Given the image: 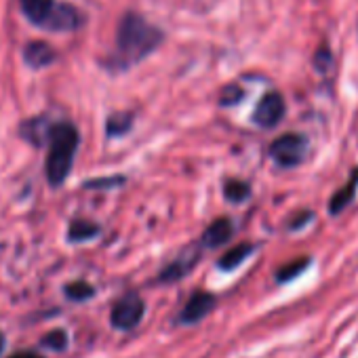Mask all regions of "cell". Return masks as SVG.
Returning <instances> with one entry per match:
<instances>
[{
	"mask_svg": "<svg viewBox=\"0 0 358 358\" xmlns=\"http://www.w3.org/2000/svg\"><path fill=\"white\" fill-rule=\"evenodd\" d=\"M24 59L30 68L34 70H43L47 66H51L55 59H57V53L55 49L49 45V43H43V41H34V43H28L26 49H24Z\"/></svg>",
	"mask_w": 358,
	"mask_h": 358,
	"instance_id": "30bf717a",
	"label": "cell"
},
{
	"mask_svg": "<svg viewBox=\"0 0 358 358\" xmlns=\"http://www.w3.org/2000/svg\"><path fill=\"white\" fill-rule=\"evenodd\" d=\"M7 358H47L41 350H17Z\"/></svg>",
	"mask_w": 358,
	"mask_h": 358,
	"instance_id": "603a6c76",
	"label": "cell"
},
{
	"mask_svg": "<svg viewBox=\"0 0 358 358\" xmlns=\"http://www.w3.org/2000/svg\"><path fill=\"white\" fill-rule=\"evenodd\" d=\"M314 66H316V70L318 72H329V68L333 66V53H331V49H329V43L324 41L320 47H318V51H316V57H314Z\"/></svg>",
	"mask_w": 358,
	"mask_h": 358,
	"instance_id": "ffe728a7",
	"label": "cell"
},
{
	"mask_svg": "<svg viewBox=\"0 0 358 358\" xmlns=\"http://www.w3.org/2000/svg\"><path fill=\"white\" fill-rule=\"evenodd\" d=\"M243 97H245V91H243L238 85H228V87H224V91L220 93V106L232 108V106H236Z\"/></svg>",
	"mask_w": 358,
	"mask_h": 358,
	"instance_id": "d6986e66",
	"label": "cell"
},
{
	"mask_svg": "<svg viewBox=\"0 0 358 358\" xmlns=\"http://www.w3.org/2000/svg\"><path fill=\"white\" fill-rule=\"evenodd\" d=\"M312 220H314V213H312V211H299L295 217H291V222L287 224V228H289L291 232H295V230H301L303 226H308Z\"/></svg>",
	"mask_w": 358,
	"mask_h": 358,
	"instance_id": "44dd1931",
	"label": "cell"
},
{
	"mask_svg": "<svg viewBox=\"0 0 358 358\" xmlns=\"http://www.w3.org/2000/svg\"><path fill=\"white\" fill-rule=\"evenodd\" d=\"M64 295L68 301H74V303H83V301H89L95 297V287L89 285L87 280H74V282H68L64 287Z\"/></svg>",
	"mask_w": 358,
	"mask_h": 358,
	"instance_id": "ac0fdd59",
	"label": "cell"
},
{
	"mask_svg": "<svg viewBox=\"0 0 358 358\" xmlns=\"http://www.w3.org/2000/svg\"><path fill=\"white\" fill-rule=\"evenodd\" d=\"M356 192H358V169L352 171L348 182L331 196V201H329V213L331 215H339L341 211H345L352 205V201L356 199Z\"/></svg>",
	"mask_w": 358,
	"mask_h": 358,
	"instance_id": "8fae6325",
	"label": "cell"
},
{
	"mask_svg": "<svg viewBox=\"0 0 358 358\" xmlns=\"http://www.w3.org/2000/svg\"><path fill=\"white\" fill-rule=\"evenodd\" d=\"M234 222L230 217H217L213 220L207 230L201 236V247L203 249H217L222 245H226L232 236H234Z\"/></svg>",
	"mask_w": 358,
	"mask_h": 358,
	"instance_id": "ba28073f",
	"label": "cell"
},
{
	"mask_svg": "<svg viewBox=\"0 0 358 358\" xmlns=\"http://www.w3.org/2000/svg\"><path fill=\"white\" fill-rule=\"evenodd\" d=\"M131 129H133V114L131 112H116V114L108 116V120H106V135L110 139L122 137Z\"/></svg>",
	"mask_w": 358,
	"mask_h": 358,
	"instance_id": "9a60e30c",
	"label": "cell"
},
{
	"mask_svg": "<svg viewBox=\"0 0 358 358\" xmlns=\"http://www.w3.org/2000/svg\"><path fill=\"white\" fill-rule=\"evenodd\" d=\"M253 251H255V245H253V243H241V245L232 247L230 251H226V253L220 257L217 268H220L222 272H232V270H236L238 266H243V264L253 255Z\"/></svg>",
	"mask_w": 358,
	"mask_h": 358,
	"instance_id": "7c38bea8",
	"label": "cell"
},
{
	"mask_svg": "<svg viewBox=\"0 0 358 358\" xmlns=\"http://www.w3.org/2000/svg\"><path fill=\"white\" fill-rule=\"evenodd\" d=\"M5 348H7V335H5L3 331H0V354L5 352Z\"/></svg>",
	"mask_w": 358,
	"mask_h": 358,
	"instance_id": "cb8c5ba5",
	"label": "cell"
},
{
	"mask_svg": "<svg viewBox=\"0 0 358 358\" xmlns=\"http://www.w3.org/2000/svg\"><path fill=\"white\" fill-rule=\"evenodd\" d=\"M287 114V101L278 91L266 93L253 112V122L262 129H274Z\"/></svg>",
	"mask_w": 358,
	"mask_h": 358,
	"instance_id": "5b68a950",
	"label": "cell"
},
{
	"mask_svg": "<svg viewBox=\"0 0 358 358\" xmlns=\"http://www.w3.org/2000/svg\"><path fill=\"white\" fill-rule=\"evenodd\" d=\"M22 3V11L24 15L38 28H49L55 11H57V3L55 0H20Z\"/></svg>",
	"mask_w": 358,
	"mask_h": 358,
	"instance_id": "9c48e42d",
	"label": "cell"
},
{
	"mask_svg": "<svg viewBox=\"0 0 358 358\" xmlns=\"http://www.w3.org/2000/svg\"><path fill=\"white\" fill-rule=\"evenodd\" d=\"M70 345V335L66 329H51L47 335L38 339V348L47 352H66Z\"/></svg>",
	"mask_w": 358,
	"mask_h": 358,
	"instance_id": "2e32d148",
	"label": "cell"
},
{
	"mask_svg": "<svg viewBox=\"0 0 358 358\" xmlns=\"http://www.w3.org/2000/svg\"><path fill=\"white\" fill-rule=\"evenodd\" d=\"M217 306V297L209 291H194L190 295V299L186 301V306L182 308L177 316L179 324H196L201 322L205 316H209Z\"/></svg>",
	"mask_w": 358,
	"mask_h": 358,
	"instance_id": "52a82bcc",
	"label": "cell"
},
{
	"mask_svg": "<svg viewBox=\"0 0 358 358\" xmlns=\"http://www.w3.org/2000/svg\"><path fill=\"white\" fill-rule=\"evenodd\" d=\"M222 190H224V199L234 205H241L251 199V184L243 182V179H226Z\"/></svg>",
	"mask_w": 358,
	"mask_h": 358,
	"instance_id": "5bb4252c",
	"label": "cell"
},
{
	"mask_svg": "<svg viewBox=\"0 0 358 358\" xmlns=\"http://www.w3.org/2000/svg\"><path fill=\"white\" fill-rule=\"evenodd\" d=\"M101 232V228L93 222H87V220H76L70 224L68 228V241L74 243V245H80V243H89L93 238H97Z\"/></svg>",
	"mask_w": 358,
	"mask_h": 358,
	"instance_id": "4fadbf2b",
	"label": "cell"
},
{
	"mask_svg": "<svg viewBox=\"0 0 358 358\" xmlns=\"http://www.w3.org/2000/svg\"><path fill=\"white\" fill-rule=\"evenodd\" d=\"M201 251H203V247L199 245V247H190L184 253H179L171 264H166L160 270V274H158L156 280L160 285H169V282H179L182 278H186L196 268V264L201 259Z\"/></svg>",
	"mask_w": 358,
	"mask_h": 358,
	"instance_id": "8992f818",
	"label": "cell"
},
{
	"mask_svg": "<svg viewBox=\"0 0 358 358\" xmlns=\"http://www.w3.org/2000/svg\"><path fill=\"white\" fill-rule=\"evenodd\" d=\"M164 38V30L150 24L143 15L129 11L118 22L114 51L106 59V68L110 72H127L158 51Z\"/></svg>",
	"mask_w": 358,
	"mask_h": 358,
	"instance_id": "6da1fadb",
	"label": "cell"
},
{
	"mask_svg": "<svg viewBox=\"0 0 358 358\" xmlns=\"http://www.w3.org/2000/svg\"><path fill=\"white\" fill-rule=\"evenodd\" d=\"M308 148H310V141H308L306 135H301V133H282L270 143L268 154L278 166L295 169L306 160Z\"/></svg>",
	"mask_w": 358,
	"mask_h": 358,
	"instance_id": "3957f363",
	"label": "cell"
},
{
	"mask_svg": "<svg viewBox=\"0 0 358 358\" xmlns=\"http://www.w3.org/2000/svg\"><path fill=\"white\" fill-rule=\"evenodd\" d=\"M124 182V177H108V179H95V182H89L87 188H99V186H120Z\"/></svg>",
	"mask_w": 358,
	"mask_h": 358,
	"instance_id": "7402d4cb",
	"label": "cell"
},
{
	"mask_svg": "<svg viewBox=\"0 0 358 358\" xmlns=\"http://www.w3.org/2000/svg\"><path fill=\"white\" fill-rule=\"evenodd\" d=\"M310 264H312L310 257H297V259L285 264L282 268L276 270V282H278V285H285V282L295 280L297 276H301V274L310 268Z\"/></svg>",
	"mask_w": 358,
	"mask_h": 358,
	"instance_id": "e0dca14e",
	"label": "cell"
},
{
	"mask_svg": "<svg viewBox=\"0 0 358 358\" xmlns=\"http://www.w3.org/2000/svg\"><path fill=\"white\" fill-rule=\"evenodd\" d=\"M78 143H80V135L72 122H55L51 127V133L47 139L49 154H47L45 171H47L49 184L53 188L66 184V179L70 177Z\"/></svg>",
	"mask_w": 358,
	"mask_h": 358,
	"instance_id": "7a4b0ae2",
	"label": "cell"
},
{
	"mask_svg": "<svg viewBox=\"0 0 358 358\" xmlns=\"http://www.w3.org/2000/svg\"><path fill=\"white\" fill-rule=\"evenodd\" d=\"M143 314H145V301L137 293H127L112 306L110 324L116 331H133L143 320Z\"/></svg>",
	"mask_w": 358,
	"mask_h": 358,
	"instance_id": "277c9868",
	"label": "cell"
}]
</instances>
